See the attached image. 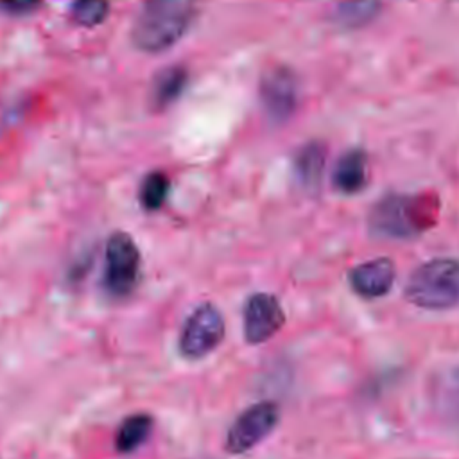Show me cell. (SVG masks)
I'll use <instances>...</instances> for the list:
<instances>
[{
  "mask_svg": "<svg viewBox=\"0 0 459 459\" xmlns=\"http://www.w3.org/2000/svg\"><path fill=\"white\" fill-rule=\"evenodd\" d=\"M109 13V0H75L72 16L79 25L93 27L106 20Z\"/></svg>",
  "mask_w": 459,
  "mask_h": 459,
  "instance_id": "2e32d148",
  "label": "cell"
},
{
  "mask_svg": "<svg viewBox=\"0 0 459 459\" xmlns=\"http://www.w3.org/2000/svg\"><path fill=\"white\" fill-rule=\"evenodd\" d=\"M258 95L271 120H289L299 102V82L296 74L287 66L269 68L260 79Z\"/></svg>",
  "mask_w": 459,
  "mask_h": 459,
  "instance_id": "52a82bcc",
  "label": "cell"
},
{
  "mask_svg": "<svg viewBox=\"0 0 459 459\" xmlns=\"http://www.w3.org/2000/svg\"><path fill=\"white\" fill-rule=\"evenodd\" d=\"M41 0H0V9L11 14H23L34 11Z\"/></svg>",
  "mask_w": 459,
  "mask_h": 459,
  "instance_id": "e0dca14e",
  "label": "cell"
},
{
  "mask_svg": "<svg viewBox=\"0 0 459 459\" xmlns=\"http://www.w3.org/2000/svg\"><path fill=\"white\" fill-rule=\"evenodd\" d=\"M169 190H170V181L163 172L154 170V172L147 174L140 185L142 206L151 212L160 210L169 197Z\"/></svg>",
  "mask_w": 459,
  "mask_h": 459,
  "instance_id": "9a60e30c",
  "label": "cell"
},
{
  "mask_svg": "<svg viewBox=\"0 0 459 459\" xmlns=\"http://www.w3.org/2000/svg\"><path fill=\"white\" fill-rule=\"evenodd\" d=\"M152 430V416L147 412L129 414L117 430L115 448L120 454H131L140 448L151 436Z\"/></svg>",
  "mask_w": 459,
  "mask_h": 459,
  "instance_id": "4fadbf2b",
  "label": "cell"
},
{
  "mask_svg": "<svg viewBox=\"0 0 459 459\" xmlns=\"http://www.w3.org/2000/svg\"><path fill=\"white\" fill-rule=\"evenodd\" d=\"M403 296L425 310L459 307V258L439 256L418 265L407 278Z\"/></svg>",
  "mask_w": 459,
  "mask_h": 459,
  "instance_id": "3957f363",
  "label": "cell"
},
{
  "mask_svg": "<svg viewBox=\"0 0 459 459\" xmlns=\"http://www.w3.org/2000/svg\"><path fill=\"white\" fill-rule=\"evenodd\" d=\"M280 421V407L276 402L262 400L246 407L230 425L224 450L231 455H240L264 441Z\"/></svg>",
  "mask_w": 459,
  "mask_h": 459,
  "instance_id": "8992f818",
  "label": "cell"
},
{
  "mask_svg": "<svg viewBox=\"0 0 459 459\" xmlns=\"http://www.w3.org/2000/svg\"><path fill=\"white\" fill-rule=\"evenodd\" d=\"M436 194H387L378 199L368 215V228L375 237L409 240L430 230L439 215Z\"/></svg>",
  "mask_w": 459,
  "mask_h": 459,
  "instance_id": "6da1fadb",
  "label": "cell"
},
{
  "mask_svg": "<svg viewBox=\"0 0 459 459\" xmlns=\"http://www.w3.org/2000/svg\"><path fill=\"white\" fill-rule=\"evenodd\" d=\"M326 149L319 142H310L303 145L294 158V172L298 181L307 190H317L321 176L325 170Z\"/></svg>",
  "mask_w": 459,
  "mask_h": 459,
  "instance_id": "8fae6325",
  "label": "cell"
},
{
  "mask_svg": "<svg viewBox=\"0 0 459 459\" xmlns=\"http://www.w3.org/2000/svg\"><path fill=\"white\" fill-rule=\"evenodd\" d=\"M224 335L226 325L221 310L213 303L204 301L185 319L179 330L178 348L185 359L197 360L217 350Z\"/></svg>",
  "mask_w": 459,
  "mask_h": 459,
  "instance_id": "5b68a950",
  "label": "cell"
},
{
  "mask_svg": "<svg viewBox=\"0 0 459 459\" xmlns=\"http://www.w3.org/2000/svg\"><path fill=\"white\" fill-rule=\"evenodd\" d=\"M380 5L382 0H339L332 11V20L344 29H359L378 14Z\"/></svg>",
  "mask_w": 459,
  "mask_h": 459,
  "instance_id": "5bb4252c",
  "label": "cell"
},
{
  "mask_svg": "<svg viewBox=\"0 0 459 459\" xmlns=\"http://www.w3.org/2000/svg\"><path fill=\"white\" fill-rule=\"evenodd\" d=\"M188 81V74L183 66L174 65L163 68L151 86V106L156 109H163L170 106L185 90Z\"/></svg>",
  "mask_w": 459,
  "mask_h": 459,
  "instance_id": "7c38bea8",
  "label": "cell"
},
{
  "mask_svg": "<svg viewBox=\"0 0 459 459\" xmlns=\"http://www.w3.org/2000/svg\"><path fill=\"white\" fill-rule=\"evenodd\" d=\"M195 14V0H143L131 27L133 45L160 54L176 45Z\"/></svg>",
  "mask_w": 459,
  "mask_h": 459,
  "instance_id": "7a4b0ae2",
  "label": "cell"
},
{
  "mask_svg": "<svg viewBox=\"0 0 459 459\" xmlns=\"http://www.w3.org/2000/svg\"><path fill=\"white\" fill-rule=\"evenodd\" d=\"M368 183V156L360 149L344 152L332 172V185L341 194H357Z\"/></svg>",
  "mask_w": 459,
  "mask_h": 459,
  "instance_id": "30bf717a",
  "label": "cell"
},
{
  "mask_svg": "<svg viewBox=\"0 0 459 459\" xmlns=\"http://www.w3.org/2000/svg\"><path fill=\"white\" fill-rule=\"evenodd\" d=\"M285 325L280 299L271 292L251 294L242 308L244 339L247 344H262L273 339Z\"/></svg>",
  "mask_w": 459,
  "mask_h": 459,
  "instance_id": "ba28073f",
  "label": "cell"
},
{
  "mask_svg": "<svg viewBox=\"0 0 459 459\" xmlns=\"http://www.w3.org/2000/svg\"><path fill=\"white\" fill-rule=\"evenodd\" d=\"M394 278V264L385 256L362 262L348 273L351 290L364 299H377L385 296L393 289Z\"/></svg>",
  "mask_w": 459,
  "mask_h": 459,
  "instance_id": "9c48e42d",
  "label": "cell"
},
{
  "mask_svg": "<svg viewBox=\"0 0 459 459\" xmlns=\"http://www.w3.org/2000/svg\"><path fill=\"white\" fill-rule=\"evenodd\" d=\"M142 255L126 231H115L106 244V260L102 283L108 294L115 299L129 298L140 281Z\"/></svg>",
  "mask_w": 459,
  "mask_h": 459,
  "instance_id": "277c9868",
  "label": "cell"
}]
</instances>
